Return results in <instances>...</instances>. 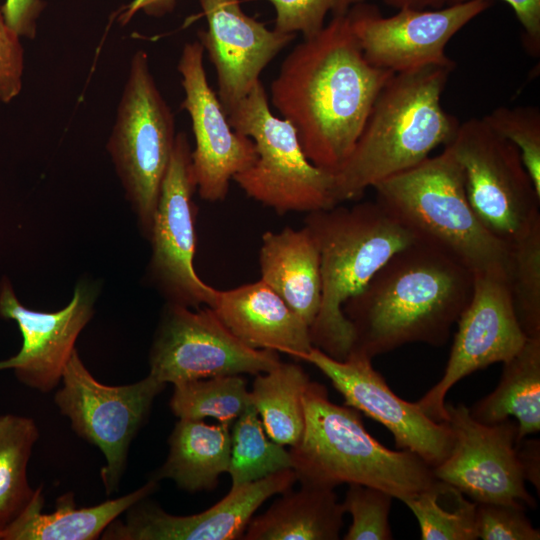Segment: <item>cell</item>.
<instances>
[{"mask_svg":"<svg viewBox=\"0 0 540 540\" xmlns=\"http://www.w3.org/2000/svg\"><path fill=\"white\" fill-rule=\"evenodd\" d=\"M245 345L303 360L313 348L309 325L262 280L218 290L212 307Z\"/></svg>","mask_w":540,"mask_h":540,"instance_id":"21","label":"cell"},{"mask_svg":"<svg viewBox=\"0 0 540 540\" xmlns=\"http://www.w3.org/2000/svg\"><path fill=\"white\" fill-rule=\"evenodd\" d=\"M446 146L461 167L467 199L477 218L511 248L540 218V194L519 150L482 118L460 123Z\"/></svg>","mask_w":540,"mask_h":540,"instance_id":"9","label":"cell"},{"mask_svg":"<svg viewBox=\"0 0 540 540\" xmlns=\"http://www.w3.org/2000/svg\"><path fill=\"white\" fill-rule=\"evenodd\" d=\"M231 425L207 424L201 419L179 418L169 439V453L154 479L173 480L189 492L212 490L228 472Z\"/></svg>","mask_w":540,"mask_h":540,"instance_id":"25","label":"cell"},{"mask_svg":"<svg viewBox=\"0 0 540 540\" xmlns=\"http://www.w3.org/2000/svg\"><path fill=\"white\" fill-rule=\"evenodd\" d=\"M278 352L241 342L208 306L166 303L149 352V374L173 385L217 376L267 372Z\"/></svg>","mask_w":540,"mask_h":540,"instance_id":"11","label":"cell"},{"mask_svg":"<svg viewBox=\"0 0 540 540\" xmlns=\"http://www.w3.org/2000/svg\"><path fill=\"white\" fill-rule=\"evenodd\" d=\"M207 30L198 32L216 71L225 114L260 81L267 65L296 37L268 29L248 16L240 0H199Z\"/></svg>","mask_w":540,"mask_h":540,"instance_id":"20","label":"cell"},{"mask_svg":"<svg viewBox=\"0 0 540 540\" xmlns=\"http://www.w3.org/2000/svg\"><path fill=\"white\" fill-rule=\"evenodd\" d=\"M23 73L21 37L7 23L0 4V102L9 103L21 93Z\"/></svg>","mask_w":540,"mask_h":540,"instance_id":"37","label":"cell"},{"mask_svg":"<svg viewBox=\"0 0 540 540\" xmlns=\"http://www.w3.org/2000/svg\"><path fill=\"white\" fill-rule=\"evenodd\" d=\"M351 6L363 2L364 0H349ZM386 5L394 7L396 9L414 8V9H426L432 7L434 9L442 8L446 3H450V0H382Z\"/></svg>","mask_w":540,"mask_h":540,"instance_id":"42","label":"cell"},{"mask_svg":"<svg viewBox=\"0 0 540 540\" xmlns=\"http://www.w3.org/2000/svg\"><path fill=\"white\" fill-rule=\"evenodd\" d=\"M204 48L199 40L185 43L178 60L184 99L191 120L194 148L192 166L201 199L223 201L234 176L257 159L253 140L232 128L210 87L204 68Z\"/></svg>","mask_w":540,"mask_h":540,"instance_id":"17","label":"cell"},{"mask_svg":"<svg viewBox=\"0 0 540 540\" xmlns=\"http://www.w3.org/2000/svg\"><path fill=\"white\" fill-rule=\"evenodd\" d=\"M281 494L263 514L252 517L242 539H339L345 510L333 488L301 484Z\"/></svg>","mask_w":540,"mask_h":540,"instance_id":"24","label":"cell"},{"mask_svg":"<svg viewBox=\"0 0 540 540\" xmlns=\"http://www.w3.org/2000/svg\"><path fill=\"white\" fill-rule=\"evenodd\" d=\"M469 410L483 424H496L513 416L517 420V442L539 432L540 337L527 338L521 349L503 363L496 389Z\"/></svg>","mask_w":540,"mask_h":540,"instance_id":"26","label":"cell"},{"mask_svg":"<svg viewBox=\"0 0 540 540\" xmlns=\"http://www.w3.org/2000/svg\"><path fill=\"white\" fill-rule=\"evenodd\" d=\"M303 408V434L289 450L301 484L333 489L342 483L361 484L403 501L436 479L416 453L380 444L365 429L359 411L332 403L323 385L308 383Z\"/></svg>","mask_w":540,"mask_h":540,"instance_id":"5","label":"cell"},{"mask_svg":"<svg viewBox=\"0 0 540 540\" xmlns=\"http://www.w3.org/2000/svg\"><path fill=\"white\" fill-rule=\"evenodd\" d=\"M39 438L32 418L0 415V535L34 499L27 468L33 446Z\"/></svg>","mask_w":540,"mask_h":540,"instance_id":"28","label":"cell"},{"mask_svg":"<svg viewBox=\"0 0 540 540\" xmlns=\"http://www.w3.org/2000/svg\"><path fill=\"white\" fill-rule=\"evenodd\" d=\"M451 353L442 378L416 405L436 422H447L445 397L469 374L513 357L527 340L512 304L507 280L474 274L471 299L457 322Z\"/></svg>","mask_w":540,"mask_h":540,"instance_id":"15","label":"cell"},{"mask_svg":"<svg viewBox=\"0 0 540 540\" xmlns=\"http://www.w3.org/2000/svg\"><path fill=\"white\" fill-rule=\"evenodd\" d=\"M394 74L370 64L347 15H334L285 57L271 83L270 101L295 129L309 161L334 174Z\"/></svg>","mask_w":540,"mask_h":540,"instance_id":"1","label":"cell"},{"mask_svg":"<svg viewBox=\"0 0 540 540\" xmlns=\"http://www.w3.org/2000/svg\"><path fill=\"white\" fill-rule=\"evenodd\" d=\"M392 495L361 484H349L343 504L352 523L343 537L345 540H391L388 516Z\"/></svg>","mask_w":540,"mask_h":540,"instance_id":"34","label":"cell"},{"mask_svg":"<svg viewBox=\"0 0 540 540\" xmlns=\"http://www.w3.org/2000/svg\"><path fill=\"white\" fill-rule=\"evenodd\" d=\"M61 383L54 401L74 432L103 453L105 465L100 475L106 493L112 494L124 473L129 446L166 384L148 374L132 384L105 385L89 372L77 349Z\"/></svg>","mask_w":540,"mask_h":540,"instance_id":"10","label":"cell"},{"mask_svg":"<svg viewBox=\"0 0 540 540\" xmlns=\"http://www.w3.org/2000/svg\"><path fill=\"white\" fill-rule=\"evenodd\" d=\"M293 469L230 488L209 509L189 515L168 514L158 505L140 500L126 512L125 521L114 520L101 535L116 540H234L242 539L256 510L271 496L292 488Z\"/></svg>","mask_w":540,"mask_h":540,"instance_id":"19","label":"cell"},{"mask_svg":"<svg viewBox=\"0 0 540 540\" xmlns=\"http://www.w3.org/2000/svg\"><path fill=\"white\" fill-rule=\"evenodd\" d=\"M525 506L502 503H476L478 538L483 540H539L525 514Z\"/></svg>","mask_w":540,"mask_h":540,"instance_id":"36","label":"cell"},{"mask_svg":"<svg viewBox=\"0 0 540 540\" xmlns=\"http://www.w3.org/2000/svg\"><path fill=\"white\" fill-rule=\"evenodd\" d=\"M373 189L375 201L418 241L441 250L473 274L508 280L511 248L477 218L467 199L461 167L448 146Z\"/></svg>","mask_w":540,"mask_h":540,"instance_id":"6","label":"cell"},{"mask_svg":"<svg viewBox=\"0 0 540 540\" xmlns=\"http://www.w3.org/2000/svg\"><path fill=\"white\" fill-rule=\"evenodd\" d=\"M473 287L468 268L433 246L414 242L344 304L354 332L352 350L372 359L410 343L444 345Z\"/></svg>","mask_w":540,"mask_h":540,"instance_id":"2","label":"cell"},{"mask_svg":"<svg viewBox=\"0 0 540 540\" xmlns=\"http://www.w3.org/2000/svg\"><path fill=\"white\" fill-rule=\"evenodd\" d=\"M304 226L319 250L322 281L320 309L309 328L311 343L331 358L344 360L354 344L344 304L395 253L418 240L376 201L309 212Z\"/></svg>","mask_w":540,"mask_h":540,"instance_id":"4","label":"cell"},{"mask_svg":"<svg viewBox=\"0 0 540 540\" xmlns=\"http://www.w3.org/2000/svg\"><path fill=\"white\" fill-rule=\"evenodd\" d=\"M519 150L523 164L540 194V110L534 106L500 107L482 118Z\"/></svg>","mask_w":540,"mask_h":540,"instance_id":"33","label":"cell"},{"mask_svg":"<svg viewBox=\"0 0 540 540\" xmlns=\"http://www.w3.org/2000/svg\"><path fill=\"white\" fill-rule=\"evenodd\" d=\"M157 488L158 480L152 478L129 494L84 508H77L73 495L67 493L58 497L53 512L43 513L44 496L39 487L26 510L1 533L0 540H93Z\"/></svg>","mask_w":540,"mask_h":540,"instance_id":"23","label":"cell"},{"mask_svg":"<svg viewBox=\"0 0 540 540\" xmlns=\"http://www.w3.org/2000/svg\"><path fill=\"white\" fill-rule=\"evenodd\" d=\"M255 376L251 402L266 435L283 446H295L304 430L303 394L310 382L308 374L298 364L280 362Z\"/></svg>","mask_w":540,"mask_h":540,"instance_id":"27","label":"cell"},{"mask_svg":"<svg viewBox=\"0 0 540 540\" xmlns=\"http://www.w3.org/2000/svg\"><path fill=\"white\" fill-rule=\"evenodd\" d=\"M226 116L255 144L256 161L233 178L248 197L279 215L338 205L334 175L311 163L293 126L271 112L261 80Z\"/></svg>","mask_w":540,"mask_h":540,"instance_id":"7","label":"cell"},{"mask_svg":"<svg viewBox=\"0 0 540 540\" xmlns=\"http://www.w3.org/2000/svg\"><path fill=\"white\" fill-rule=\"evenodd\" d=\"M445 408L453 445L448 457L432 468L435 478L456 487L475 503L535 507L517 456V423L507 418L483 424L464 404H445Z\"/></svg>","mask_w":540,"mask_h":540,"instance_id":"14","label":"cell"},{"mask_svg":"<svg viewBox=\"0 0 540 540\" xmlns=\"http://www.w3.org/2000/svg\"><path fill=\"white\" fill-rule=\"evenodd\" d=\"M290 451L266 436L257 410L250 406L233 423L228 473L231 487L292 469Z\"/></svg>","mask_w":540,"mask_h":540,"instance_id":"30","label":"cell"},{"mask_svg":"<svg viewBox=\"0 0 540 540\" xmlns=\"http://www.w3.org/2000/svg\"><path fill=\"white\" fill-rule=\"evenodd\" d=\"M507 283L522 331L540 337V218L511 245Z\"/></svg>","mask_w":540,"mask_h":540,"instance_id":"32","label":"cell"},{"mask_svg":"<svg viewBox=\"0 0 540 540\" xmlns=\"http://www.w3.org/2000/svg\"><path fill=\"white\" fill-rule=\"evenodd\" d=\"M252 406L247 382L240 375L217 376L174 385L170 408L186 419L214 418L232 425Z\"/></svg>","mask_w":540,"mask_h":540,"instance_id":"31","label":"cell"},{"mask_svg":"<svg viewBox=\"0 0 540 540\" xmlns=\"http://www.w3.org/2000/svg\"><path fill=\"white\" fill-rule=\"evenodd\" d=\"M517 456L523 471L524 479L528 480L538 493L540 489V441L529 439L518 441L516 444Z\"/></svg>","mask_w":540,"mask_h":540,"instance_id":"40","label":"cell"},{"mask_svg":"<svg viewBox=\"0 0 540 540\" xmlns=\"http://www.w3.org/2000/svg\"><path fill=\"white\" fill-rule=\"evenodd\" d=\"M402 502L416 517L422 540H476V503L456 487L435 479Z\"/></svg>","mask_w":540,"mask_h":540,"instance_id":"29","label":"cell"},{"mask_svg":"<svg viewBox=\"0 0 540 540\" xmlns=\"http://www.w3.org/2000/svg\"><path fill=\"white\" fill-rule=\"evenodd\" d=\"M469 0H450L449 4ZM491 1V0H485ZM513 9L524 29V45L529 53L540 52V0H503Z\"/></svg>","mask_w":540,"mask_h":540,"instance_id":"39","label":"cell"},{"mask_svg":"<svg viewBox=\"0 0 540 540\" xmlns=\"http://www.w3.org/2000/svg\"><path fill=\"white\" fill-rule=\"evenodd\" d=\"M490 5L491 1L469 0L435 10L403 8L384 17L377 6L363 1L346 15L367 61L396 74L429 66L454 69L446 45Z\"/></svg>","mask_w":540,"mask_h":540,"instance_id":"13","label":"cell"},{"mask_svg":"<svg viewBox=\"0 0 540 540\" xmlns=\"http://www.w3.org/2000/svg\"><path fill=\"white\" fill-rule=\"evenodd\" d=\"M175 117L153 77L146 51H135L107 151L142 234L148 238L175 138Z\"/></svg>","mask_w":540,"mask_h":540,"instance_id":"8","label":"cell"},{"mask_svg":"<svg viewBox=\"0 0 540 540\" xmlns=\"http://www.w3.org/2000/svg\"><path fill=\"white\" fill-rule=\"evenodd\" d=\"M261 279L310 326L321 305L322 281L317 244L306 226L262 235Z\"/></svg>","mask_w":540,"mask_h":540,"instance_id":"22","label":"cell"},{"mask_svg":"<svg viewBox=\"0 0 540 540\" xmlns=\"http://www.w3.org/2000/svg\"><path fill=\"white\" fill-rule=\"evenodd\" d=\"M44 7L42 0H5L2 11L9 26L21 38L34 39L37 21Z\"/></svg>","mask_w":540,"mask_h":540,"instance_id":"38","label":"cell"},{"mask_svg":"<svg viewBox=\"0 0 540 540\" xmlns=\"http://www.w3.org/2000/svg\"><path fill=\"white\" fill-rule=\"evenodd\" d=\"M371 358L352 350L336 360L313 347L304 361L319 369L352 407L385 426L402 450L419 455L432 468L450 454L453 433L447 422H436L415 402L398 397L376 371Z\"/></svg>","mask_w":540,"mask_h":540,"instance_id":"16","label":"cell"},{"mask_svg":"<svg viewBox=\"0 0 540 540\" xmlns=\"http://www.w3.org/2000/svg\"><path fill=\"white\" fill-rule=\"evenodd\" d=\"M96 292L78 283L70 302L56 312L23 306L8 280L0 285V316L14 320L23 337L19 352L0 360V371L11 369L24 385L47 393L61 382L65 367L76 350L81 331L93 316Z\"/></svg>","mask_w":540,"mask_h":540,"instance_id":"18","label":"cell"},{"mask_svg":"<svg viewBox=\"0 0 540 540\" xmlns=\"http://www.w3.org/2000/svg\"><path fill=\"white\" fill-rule=\"evenodd\" d=\"M191 152L186 133L178 132L148 236L151 257L147 272L166 303L212 308L218 290L202 281L193 265L197 185Z\"/></svg>","mask_w":540,"mask_h":540,"instance_id":"12","label":"cell"},{"mask_svg":"<svg viewBox=\"0 0 540 540\" xmlns=\"http://www.w3.org/2000/svg\"><path fill=\"white\" fill-rule=\"evenodd\" d=\"M177 0H132L120 12L118 21L125 25L139 11L153 17H162L171 13Z\"/></svg>","mask_w":540,"mask_h":540,"instance_id":"41","label":"cell"},{"mask_svg":"<svg viewBox=\"0 0 540 540\" xmlns=\"http://www.w3.org/2000/svg\"><path fill=\"white\" fill-rule=\"evenodd\" d=\"M452 70L429 66L396 73L383 86L351 154L333 174L338 204L361 198L451 141L460 123L443 109L441 96Z\"/></svg>","mask_w":540,"mask_h":540,"instance_id":"3","label":"cell"},{"mask_svg":"<svg viewBox=\"0 0 540 540\" xmlns=\"http://www.w3.org/2000/svg\"><path fill=\"white\" fill-rule=\"evenodd\" d=\"M275 10L276 31L286 34L301 33L309 38L325 26L329 12L345 15L351 7L349 0H266Z\"/></svg>","mask_w":540,"mask_h":540,"instance_id":"35","label":"cell"}]
</instances>
